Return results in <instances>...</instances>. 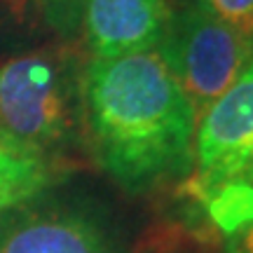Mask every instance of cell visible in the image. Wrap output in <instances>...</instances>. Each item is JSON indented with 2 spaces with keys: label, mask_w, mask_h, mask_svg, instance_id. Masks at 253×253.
<instances>
[{
  "label": "cell",
  "mask_w": 253,
  "mask_h": 253,
  "mask_svg": "<svg viewBox=\"0 0 253 253\" xmlns=\"http://www.w3.org/2000/svg\"><path fill=\"white\" fill-rule=\"evenodd\" d=\"M82 125L94 160L129 195L195 167L197 120L157 49L91 59L82 71Z\"/></svg>",
  "instance_id": "6da1fadb"
},
{
  "label": "cell",
  "mask_w": 253,
  "mask_h": 253,
  "mask_svg": "<svg viewBox=\"0 0 253 253\" xmlns=\"http://www.w3.org/2000/svg\"><path fill=\"white\" fill-rule=\"evenodd\" d=\"M82 125V73L66 47L0 61V141L54 162Z\"/></svg>",
  "instance_id": "7a4b0ae2"
},
{
  "label": "cell",
  "mask_w": 253,
  "mask_h": 253,
  "mask_svg": "<svg viewBox=\"0 0 253 253\" xmlns=\"http://www.w3.org/2000/svg\"><path fill=\"white\" fill-rule=\"evenodd\" d=\"M157 52L199 122L253 59V40L195 2L171 7Z\"/></svg>",
  "instance_id": "3957f363"
},
{
  "label": "cell",
  "mask_w": 253,
  "mask_h": 253,
  "mask_svg": "<svg viewBox=\"0 0 253 253\" xmlns=\"http://www.w3.org/2000/svg\"><path fill=\"white\" fill-rule=\"evenodd\" d=\"M0 253H118V244L94 207L40 192L0 213Z\"/></svg>",
  "instance_id": "277c9868"
},
{
  "label": "cell",
  "mask_w": 253,
  "mask_h": 253,
  "mask_svg": "<svg viewBox=\"0 0 253 253\" xmlns=\"http://www.w3.org/2000/svg\"><path fill=\"white\" fill-rule=\"evenodd\" d=\"M195 167L207 188L253 171V59L197 122Z\"/></svg>",
  "instance_id": "5b68a950"
},
{
  "label": "cell",
  "mask_w": 253,
  "mask_h": 253,
  "mask_svg": "<svg viewBox=\"0 0 253 253\" xmlns=\"http://www.w3.org/2000/svg\"><path fill=\"white\" fill-rule=\"evenodd\" d=\"M169 14L167 0H84L80 31L91 59H118L157 49Z\"/></svg>",
  "instance_id": "8992f818"
},
{
  "label": "cell",
  "mask_w": 253,
  "mask_h": 253,
  "mask_svg": "<svg viewBox=\"0 0 253 253\" xmlns=\"http://www.w3.org/2000/svg\"><path fill=\"white\" fill-rule=\"evenodd\" d=\"M56 176L59 169L52 160L21 153L0 141V213L52 188Z\"/></svg>",
  "instance_id": "52a82bcc"
},
{
  "label": "cell",
  "mask_w": 253,
  "mask_h": 253,
  "mask_svg": "<svg viewBox=\"0 0 253 253\" xmlns=\"http://www.w3.org/2000/svg\"><path fill=\"white\" fill-rule=\"evenodd\" d=\"M38 17L63 40H73L82 28L84 0H36Z\"/></svg>",
  "instance_id": "ba28073f"
},
{
  "label": "cell",
  "mask_w": 253,
  "mask_h": 253,
  "mask_svg": "<svg viewBox=\"0 0 253 253\" xmlns=\"http://www.w3.org/2000/svg\"><path fill=\"white\" fill-rule=\"evenodd\" d=\"M197 5L218 21L253 40V0H197Z\"/></svg>",
  "instance_id": "9c48e42d"
},
{
  "label": "cell",
  "mask_w": 253,
  "mask_h": 253,
  "mask_svg": "<svg viewBox=\"0 0 253 253\" xmlns=\"http://www.w3.org/2000/svg\"><path fill=\"white\" fill-rule=\"evenodd\" d=\"M38 19L36 0H0V26L9 31H28Z\"/></svg>",
  "instance_id": "30bf717a"
},
{
  "label": "cell",
  "mask_w": 253,
  "mask_h": 253,
  "mask_svg": "<svg viewBox=\"0 0 253 253\" xmlns=\"http://www.w3.org/2000/svg\"><path fill=\"white\" fill-rule=\"evenodd\" d=\"M227 253H253V220L237 227L227 239Z\"/></svg>",
  "instance_id": "8fae6325"
}]
</instances>
